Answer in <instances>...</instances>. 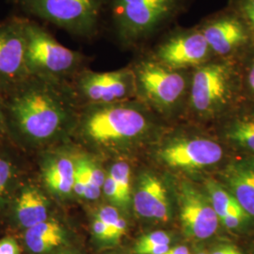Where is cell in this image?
Masks as SVG:
<instances>
[{
    "instance_id": "7a4b0ae2",
    "label": "cell",
    "mask_w": 254,
    "mask_h": 254,
    "mask_svg": "<svg viewBox=\"0 0 254 254\" xmlns=\"http://www.w3.org/2000/svg\"><path fill=\"white\" fill-rule=\"evenodd\" d=\"M183 0H109L112 24L122 44L135 46L169 22Z\"/></svg>"
},
{
    "instance_id": "d6986e66",
    "label": "cell",
    "mask_w": 254,
    "mask_h": 254,
    "mask_svg": "<svg viewBox=\"0 0 254 254\" xmlns=\"http://www.w3.org/2000/svg\"><path fill=\"white\" fill-rule=\"evenodd\" d=\"M227 136L236 145L254 153V116L236 119L228 128Z\"/></svg>"
},
{
    "instance_id": "484cf974",
    "label": "cell",
    "mask_w": 254,
    "mask_h": 254,
    "mask_svg": "<svg viewBox=\"0 0 254 254\" xmlns=\"http://www.w3.org/2000/svg\"><path fill=\"white\" fill-rule=\"evenodd\" d=\"M102 189H103L104 193L106 194V196L109 198V200H111L112 202H115L117 204L122 205V200H121V197H120L117 185L109 174L106 177Z\"/></svg>"
},
{
    "instance_id": "5bb4252c",
    "label": "cell",
    "mask_w": 254,
    "mask_h": 254,
    "mask_svg": "<svg viewBox=\"0 0 254 254\" xmlns=\"http://www.w3.org/2000/svg\"><path fill=\"white\" fill-rule=\"evenodd\" d=\"M134 209L138 216L161 221L170 219V202L163 184L152 174L145 173L134 195Z\"/></svg>"
},
{
    "instance_id": "1f68e13d",
    "label": "cell",
    "mask_w": 254,
    "mask_h": 254,
    "mask_svg": "<svg viewBox=\"0 0 254 254\" xmlns=\"http://www.w3.org/2000/svg\"><path fill=\"white\" fill-rule=\"evenodd\" d=\"M170 245H156L134 249V253L136 254H165L170 250Z\"/></svg>"
},
{
    "instance_id": "d590c367",
    "label": "cell",
    "mask_w": 254,
    "mask_h": 254,
    "mask_svg": "<svg viewBox=\"0 0 254 254\" xmlns=\"http://www.w3.org/2000/svg\"><path fill=\"white\" fill-rule=\"evenodd\" d=\"M69 254V253H60V254Z\"/></svg>"
},
{
    "instance_id": "603a6c76",
    "label": "cell",
    "mask_w": 254,
    "mask_h": 254,
    "mask_svg": "<svg viewBox=\"0 0 254 254\" xmlns=\"http://www.w3.org/2000/svg\"><path fill=\"white\" fill-rule=\"evenodd\" d=\"M170 243H171V237L167 233L162 231H156L142 236L136 242L134 249H140V248H145L150 246L170 245Z\"/></svg>"
},
{
    "instance_id": "ac0fdd59",
    "label": "cell",
    "mask_w": 254,
    "mask_h": 254,
    "mask_svg": "<svg viewBox=\"0 0 254 254\" xmlns=\"http://www.w3.org/2000/svg\"><path fill=\"white\" fill-rule=\"evenodd\" d=\"M76 166L66 156L53 159L46 166L44 177L51 190L59 195H67L73 190Z\"/></svg>"
},
{
    "instance_id": "83f0119b",
    "label": "cell",
    "mask_w": 254,
    "mask_h": 254,
    "mask_svg": "<svg viewBox=\"0 0 254 254\" xmlns=\"http://www.w3.org/2000/svg\"><path fill=\"white\" fill-rule=\"evenodd\" d=\"M92 231L94 236L101 241H114L111 231L99 218H96L94 219L92 224Z\"/></svg>"
},
{
    "instance_id": "d6a6232c",
    "label": "cell",
    "mask_w": 254,
    "mask_h": 254,
    "mask_svg": "<svg viewBox=\"0 0 254 254\" xmlns=\"http://www.w3.org/2000/svg\"><path fill=\"white\" fill-rule=\"evenodd\" d=\"M213 254H242L236 248L233 246H225L221 247L215 251Z\"/></svg>"
},
{
    "instance_id": "52a82bcc",
    "label": "cell",
    "mask_w": 254,
    "mask_h": 254,
    "mask_svg": "<svg viewBox=\"0 0 254 254\" xmlns=\"http://www.w3.org/2000/svg\"><path fill=\"white\" fill-rule=\"evenodd\" d=\"M215 58L242 60L254 48V37L245 21L232 8L199 27Z\"/></svg>"
},
{
    "instance_id": "e0dca14e",
    "label": "cell",
    "mask_w": 254,
    "mask_h": 254,
    "mask_svg": "<svg viewBox=\"0 0 254 254\" xmlns=\"http://www.w3.org/2000/svg\"><path fill=\"white\" fill-rule=\"evenodd\" d=\"M64 229L56 220L45 222L27 229L25 241L27 249L35 254H44L60 247L64 242Z\"/></svg>"
},
{
    "instance_id": "8fae6325",
    "label": "cell",
    "mask_w": 254,
    "mask_h": 254,
    "mask_svg": "<svg viewBox=\"0 0 254 254\" xmlns=\"http://www.w3.org/2000/svg\"><path fill=\"white\" fill-rule=\"evenodd\" d=\"M135 72L126 68L113 72L81 73L78 87L82 94L95 104H111L126 98L135 90Z\"/></svg>"
},
{
    "instance_id": "4fadbf2b",
    "label": "cell",
    "mask_w": 254,
    "mask_h": 254,
    "mask_svg": "<svg viewBox=\"0 0 254 254\" xmlns=\"http://www.w3.org/2000/svg\"><path fill=\"white\" fill-rule=\"evenodd\" d=\"M222 148L209 139H186L165 147L160 155L164 162L176 169H198L218 163Z\"/></svg>"
},
{
    "instance_id": "2e32d148",
    "label": "cell",
    "mask_w": 254,
    "mask_h": 254,
    "mask_svg": "<svg viewBox=\"0 0 254 254\" xmlns=\"http://www.w3.org/2000/svg\"><path fill=\"white\" fill-rule=\"evenodd\" d=\"M15 210L20 225L27 229L48 219V201L36 189L28 188L20 194Z\"/></svg>"
},
{
    "instance_id": "277c9868",
    "label": "cell",
    "mask_w": 254,
    "mask_h": 254,
    "mask_svg": "<svg viewBox=\"0 0 254 254\" xmlns=\"http://www.w3.org/2000/svg\"><path fill=\"white\" fill-rule=\"evenodd\" d=\"M21 9L82 38L94 36L109 0H18Z\"/></svg>"
},
{
    "instance_id": "ba28073f",
    "label": "cell",
    "mask_w": 254,
    "mask_h": 254,
    "mask_svg": "<svg viewBox=\"0 0 254 254\" xmlns=\"http://www.w3.org/2000/svg\"><path fill=\"white\" fill-rule=\"evenodd\" d=\"M134 69L143 94L155 106L168 109L180 100L187 85L180 70L172 69L154 59L139 63Z\"/></svg>"
},
{
    "instance_id": "ffe728a7",
    "label": "cell",
    "mask_w": 254,
    "mask_h": 254,
    "mask_svg": "<svg viewBox=\"0 0 254 254\" xmlns=\"http://www.w3.org/2000/svg\"><path fill=\"white\" fill-rule=\"evenodd\" d=\"M207 190L210 196V201L212 206L216 211L218 218H223L226 216L232 204L236 201V199L232 196V194L228 190H225L222 187H220L214 181L207 183Z\"/></svg>"
},
{
    "instance_id": "f1b7e54d",
    "label": "cell",
    "mask_w": 254,
    "mask_h": 254,
    "mask_svg": "<svg viewBox=\"0 0 254 254\" xmlns=\"http://www.w3.org/2000/svg\"><path fill=\"white\" fill-rule=\"evenodd\" d=\"M248 60V68L246 75V83L250 92L254 94V48L243 58Z\"/></svg>"
},
{
    "instance_id": "836d02e7",
    "label": "cell",
    "mask_w": 254,
    "mask_h": 254,
    "mask_svg": "<svg viewBox=\"0 0 254 254\" xmlns=\"http://www.w3.org/2000/svg\"><path fill=\"white\" fill-rule=\"evenodd\" d=\"M165 254H190V252H189L187 247L178 246V247H175L173 249H170L168 251V253H166Z\"/></svg>"
},
{
    "instance_id": "4316f807",
    "label": "cell",
    "mask_w": 254,
    "mask_h": 254,
    "mask_svg": "<svg viewBox=\"0 0 254 254\" xmlns=\"http://www.w3.org/2000/svg\"><path fill=\"white\" fill-rule=\"evenodd\" d=\"M11 176V166L10 164L0 158V200L2 199L5 191L7 190L8 184Z\"/></svg>"
},
{
    "instance_id": "3957f363",
    "label": "cell",
    "mask_w": 254,
    "mask_h": 254,
    "mask_svg": "<svg viewBox=\"0 0 254 254\" xmlns=\"http://www.w3.org/2000/svg\"><path fill=\"white\" fill-rule=\"evenodd\" d=\"M24 31L29 74L62 80L79 70L86 61L84 55L63 46L32 20L24 18Z\"/></svg>"
},
{
    "instance_id": "8d00e7d4",
    "label": "cell",
    "mask_w": 254,
    "mask_h": 254,
    "mask_svg": "<svg viewBox=\"0 0 254 254\" xmlns=\"http://www.w3.org/2000/svg\"></svg>"
},
{
    "instance_id": "9a60e30c",
    "label": "cell",
    "mask_w": 254,
    "mask_h": 254,
    "mask_svg": "<svg viewBox=\"0 0 254 254\" xmlns=\"http://www.w3.org/2000/svg\"><path fill=\"white\" fill-rule=\"evenodd\" d=\"M229 192L246 214L254 218V160L241 159L230 164L223 173Z\"/></svg>"
},
{
    "instance_id": "5b68a950",
    "label": "cell",
    "mask_w": 254,
    "mask_h": 254,
    "mask_svg": "<svg viewBox=\"0 0 254 254\" xmlns=\"http://www.w3.org/2000/svg\"><path fill=\"white\" fill-rule=\"evenodd\" d=\"M237 62L218 59L196 68L191 80L190 102L197 112L214 113L227 105L233 93Z\"/></svg>"
},
{
    "instance_id": "30bf717a",
    "label": "cell",
    "mask_w": 254,
    "mask_h": 254,
    "mask_svg": "<svg viewBox=\"0 0 254 254\" xmlns=\"http://www.w3.org/2000/svg\"><path fill=\"white\" fill-rule=\"evenodd\" d=\"M28 75L24 18L0 21V89L5 91Z\"/></svg>"
},
{
    "instance_id": "f546056e",
    "label": "cell",
    "mask_w": 254,
    "mask_h": 254,
    "mask_svg": "<svg viewBox=\"0 0 254 254\" xmlns=\"http://www.w3.org/2000/svg\"><path fill=\"white\" fill-rule=\"evenodd\" d=\"M250 218L249 216L247 215H234V214H229L226 215L225 217L219 219L222 224L228 228V229H232V230H235V229H238L239 227H241L246 221L247 219Z\"/></svg>"
},
{
    "instance_id": "7c38bea8",
    "label": "cell",
    "mask_w": 254,
    "mask_h": 254,
    "mask_svg": "<svg viewBox=\"0 0 254 254\" xmlns=\"http://www.w3.org/2000/svg\"><path fill=\"white\" fill-rule=\"evenodd\" d=\"M179 204L182 224L188 236L196 239L214 236L219 218L211 201L200 191L184 187L179 194Z\"/></svg>"
},
{
    "instance_id": "44dd1931",
    "label": "cell",
    "mask_w": 254,
    "mask_h": 254,
    "mask_svg": "<svg viewBox=\"0 0 254 254\" xmlns=\"http://www.w3.org/2000/svg\"><path fill=\"white\" fill-rule=\"evenodd\" d=\"M109 175L113 178L118 188L122 205H127L130 200V183L131 171L130 167L126 162L115 163L110 169Z\"/></svg>"
},
{
    "instance_id": "7402d4cb",
    "label": "cell",
    "mask_w": 254,
    "mask_h": 254,
    "mask_svg": "<svg viewBox=\"0 0 254 254\" xmlns=\"http://www.w3.org/2000/svg\"><path fill=\"white\" fill-rule=\"evenodd\" d=\"M233 8L245 21L254 37V0H236Z\"/></svg>"
},
{
    "instance_id": "4dcf8cb0",
    "label": "cell",
    "mask_w": 254,
    "mask_h": 254,
    "mask_svg": "<svg viewBox=\"0 0 254 254\" xmlns=\"http://www.w3.org/2000/svg\"><path fill=\"white\" fill-rule=\"evenodd\" d=\"M0 254H20L17 242L10 237L0 240Z\"/></svg>"
},
{
    "instance_id": "9c48e42d",
    "label": "cell",
    "mask_w": 254,
    "mask_h": 254,
    "mask_svg": "<svg viewBox=\"0 0 254 254\" xmlns=\"http://www.w3.org/2000/svg\"><path fill=\"white\" fill-rule=\"evenodd\" d=\"M215 58L200 28L179 31L156 47L154 60L174 70L199 67Z\"/></svg>"
},
{
    "instance_id": "6da1fadb",
    "label": "cell",
    "mask_w": 254,
    "mask_h": 254,
    "mask_svg": "<svg viewBox=\"0 0 254 254\" xmlns=\"http://www.w3.org/2000/svg\"><path fill=\"white\" fill-rule=\"evenodd\" d=\"M60 81L29 74L7 89L8 96L2 106L22 133L46 139L64 126L70 109Z\"/></svg>"
},
{
    "instance_id": "8992f818",
    "label": "cell",
    "mask_w": 254,
    "mask_h": 254,
    "mask_svg": "<svg viewBox=\"0 0 254 254\" xmlns=\"http://www.w3.org/2000/svg\"><path fill=\"white\" fill-rule=\"evenodd\" d=\"M97 105L99 107L90 110L85 119V131L96 142L132 138L145 130L147 120L139 110L117 102Z\"/></svg>"
},
{
    "instance_id": "e575fe53",
    "label": "cell",
    "mask_w": 254,
    "mask_h": 254,
    "mask_svg": "<svg viewBox=\"0 0 254 254\" xmlns=\"http://www.w3.org/2000/svg\"><path fill=\"white\" fill-rule=\"evenodd\" d=\"M2 103L0 102V126L3 124L4 121V113H3V109H2Z\"/></svg>"
},
{
    "instance_id": "d4e9b609",
    "label": "cell",
    "mask_w": 254,
    "mask_h": 254,
    "mask_svg": "<svg viewBox=\"0 0 254 254\" xmlns=\"http://www.w3.org/2000/svg\"><path fill=\"white\" fill-rule=\"evenodd\" d=\"M86 172L88 173L91 182L96 185L97 187L99 188H103V185H104V182L106 179V176H105V173H103V171L101 170L100 168L96 165L95 163H93L91 160L89 159H84L81 158L80 159Z\"/></svg>"
},
{
    "instance_id": "cb8c5ba5",
    "label": "cell",
    "mask_w": 254,
    "mask_h": 254,
    "mask_svg": "<svg viewBox=\"0 0 254 254\" xmlns=\"http://www.w3.org/2000/svg\"><path fill=\"white\" fill-rule=\"evenodd\" d=\"M97 218H99L101 221H103L109 228L115 241V228L121 218L118 210L113 206H104L99 210L97 214Z\"/></svg>"
}]
</instances>
